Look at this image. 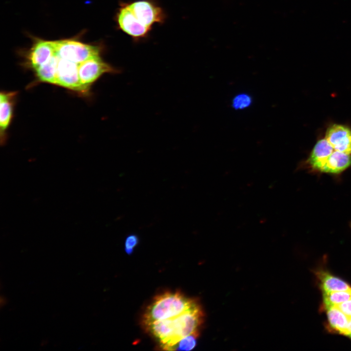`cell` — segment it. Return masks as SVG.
Wrapping results in <instances>:
<instances>
[{
    "mask_svg": "<svg viewBox=\"0 0 351 351\" xmlns=\"http://www.w3.org/2000/svg\"><path fill=\"white\" fill-rule=\"evenodd\" d=\"M204 314L197 301L183 313L169 319L155 321L145 328L160 343L165 350H170L180 340L192 334L199 333Z\"/></svg>",
    "mask_w": 351,
    "mask_h": 351,
    "instance_id": "6da1fadb",
    "label": "cell"
},
{
    "mask_svg": "<svg viewBox=\"0 0 351 351\" xmlns=\"http://www.w3.org/2000/svg\"><path fill=\"white\" fill-rule=\"evenodd\" d=\"M197 300L178 292H166L155 298L142 317L144 327L156 321L177 316L186 312Z\"/></svg>",
    "mask_w": 351,
    "mask_h": 351,
    "instance_id": "7a4b0ae2",
    "label": "cell"
},
{
    "mask_svg": "<svg viewBox=\"0 0 351 351\" xmlns=\"http://www.w3.org/2000/svg\"><path fill=\"white\" fill-rule=\"evenodd\" d=\"M56 55L59 58L79 64L93 58L100 56L101 49L98 46L82 43L74 39L55 41Z\"/></svg>",
    "mask_w": 351,
    "mask_h": 351,
    "instance_id": "3957f363",
    "label": "cell"
},
{
    "mask_svg": "<svg viewBox=\"0 0 351 351\" xmlns=\"http://www.w3.org/2000/svg\"><path fill=\"white\" fill-rule=\"evenodd\" d=\"M118 70L103 61L100 56L93 58L78 64V75L84 92L89 86L105 73H117Z\"/></svg>",
    "mask_w": 351,
    "mask_h": 351,
    "instance_id": "277c9868",
    "label": "cell"
},
{
    "mask_svg": "<svg viewBox=\"0 0 351 351\" xmlns=\"http://www.w3.org/2000/svg\"><path fill=\"white\" fill-rule=\"evenodd\" d=\"M118 27L135 39L144 38L150 28L141 23L131 9L128 3H121L117 14Z\"/></svg>",
    "mask_w": 351,
    "mask_h": 351,
    "instance_id": "5b68a950",
    "label": "cell"
},
{
    "mask_svg": "<svg viewBox=\"0 0 351 351\" xmlns=\"http://www.w3.org/2000/svg\"><path fill=\"white\" fill-rule=\"evenodd\" d=\"M137 19L151 28L156 23H162L165 15L162 9L150 0H139L128 3Z\"/></svg>",
    "mask_w": 351,
    "mask_h": 351,
    "instance_id": "8992f818",
    "label": "cell"
},
{
    "mask_svg": "<svg viewBox=\"0 0 351 351\" xmlns=\"http://www.w3.org/2000/svg\"><path fill=\"white\" fill-rule=\"evenodd\" d=\"M78 64L58 57L56 84L84 92L79 78Z\"/></svg>",
    "mask_w": 351,
    "mask_h": 351,
    "instance_id": "52a82bcc",
    "label": "cell"
},
{
    "mask_svg": "<svg viewBox=\"0 0 351 351\" xmlns=\"http://www.w3.org/2000/svg\"><path fill=\"white\" fill-rule=\"evenodd\" d=\"M325 138L334 151L351 155V129L348 127L333 124L328 128Z\"/></svg>",
    "mask_w": 351,
    "mask_h": 351,
    "instance_id": "ba28073f",
    "label": "cell"
},
{
    "mask_svg": "<svg viewBox=\"0 0 351 351\" xmlns=\"http://www.w3.org/2000/svg\"><path fill=\"white\" fill-rule=\"evenodd\" d=\"M56 55L55 41L37 39L29 51L28 59L32 67L36 69Z\"/></svg>",
    "mask_w": 351,
    "mask_h": 351,
    "instance_id": "9c48e42d",
    "label": "cell"
},
{
    "mask_svg": "<svg viewBox=\"0 0 351 351\" xmlns=\"http://www.w3.org/2000/svg\"><path fill=\"white\" fill-rule=\"evenodd\" d=\"M333 151L334 149L325 138L319 140L306 160L307 168L312 172L320 173Z\"/></svg>",
    "mask_w": 351,
    "mask_h": 351,
    "instance_id": "30bf717a",
    "label": "cell"
},
{
    "mask_svg": "<svg viewBox=\"0 0 351 351\" xmlns=\"http://www.w3.org/2000/svg\"><path fill=\"white\" fill-rule=\"evenodd\" d=\"M351 167V155L333 151L329 156L320 172L338 175Z\"/></svg>",
    "mask_w": 351,
    "mask_h": 351,
    "instance_id": "8fae6325",
    "label": "cell"
},
{
    "mask_svg": "<svg viewBox=\"0 0 351 351\" xmlns=\"http://www.w3.org/2000/svg\"><path fill=\"white\" fill-rule=\"evenodd\" d=\"M316 275L323 292L351 290L346 282L327 272L318 271L316 272Z\"/></svg>",
    "mask_w": 351,
    "mask_h": 351,
    "instance_id": "7c38bea8",
    "label": "cell"
},
{
    "mask_svg": "<svg viewBox=\"0 0 351 351\" xmlns=\"http://www.w3.org/2000/svg\"><path fill=\"white\" fill-rule=\"evenodd\" d=\"M325 308L327 310L328 322L331 327L343 334L349 323L350 317L335 306Z\"/></svg>",
    "mask_w": 351,
    "mask_h": 351,
    "instance_id": "4fadbf2b",
    "label": "cell"
},
{
    "mask_svg": "<svg viewBox=\"0 0 351 351\" xmlns=\"http://www.w3.org/2000/svg\"><path fill=\"white\" fill-rule=\"evenodd\" d=\"M58 59V57L56 55L47 62L35 69L39 80L56 84Z\"/></svg>",
    "mask_w": 351,
    "mask_h": 351,
    "instance_id": "5bb4252c",
    "label": "cell"
},
{
    "mask_svg": "<svg viewBox=\"0 0 351 351\" xmlns=\"http://www.w3.org/2000/svg\"><path fill=\"white\" fill-rule=\"evenodd\" d=\"M12 95V93H0V127L1 132L6 129L11 119L12 113L11 98Z\"/></svg>",
    "mask_w": 351,
    "mask_h": 351,
    "instance_id": "9a60e30c",
    "label": "cell"
},
{
    "mask_svg": "<svg viewBox=\"0 0 351 351\" xmlns=\"http://www.w3.org/2000/svg\"><path fill=\"white\" fill-rule=\"evenodd\" d=\"M351 299V290L323 292L324 306H332Z\"/></svg>",
    "mask_w": 351,
    "mask_h": 351,
    "instance_id": "2e32d148",
    "label": "cell"
},
{
    "mask_svg": "<svg viewBox=\"0 0 351 351\" xmlns=\"http://www.w3.org/2000/svg\"><path fill=\"white\" fill-rule=\"evenodd\" d=\"M198 334H192L180 340L171 350L190 351L196 346Z\"/></svg>",
    "mask_w": 351,
    "mask_h": 351,
    "instance_id": "e0dca14e",
    "label": "cell"
},
{
    "mask_svg": "<svg viewBox=\"0 0 351 351\" xmlns=\"http://www.w3.org/2000/svg\"><path fill=\"white\" fill-rule=\"evenodd\" d=\"M138 236L134 234H129L125 238L124 242V250L125 253L130 255L134 252L136 247L139 243Z\"/></svg>",
    "mask_w": 351,
    "mask_h": 351,
    "instance_id": "ac0fdd59",
    "label": "cell"
},
{
    "mask_svg": "<svg viewBox=\"0 0 351 351\" xmlns=\"http://www.w3.org/2000/svg\"><path fill=\"white\" fill-rule=\"evenodd\" d=\"M338 309L349 317H351V299L335 305Z\"/></svg>",
    "mask_w": 351,
    "mask_h": 351,
    "instance_id": "d6986e66",
    "label": "cell"
},
{
    "mask_svg": "<svg viewBox=\"0 0 351 351\" xmlns=\"http://www.w3.org/2000/svg\"><path fill=\"white\" fill-rule=\"evenodd\" d=\"M250 101L249 98L242 95L235 98L234 100V104L237 108H243L248 105Z\"/></svg>",
    "mask_w": 351,
    "mask_h": 351,
    "instance_id": "ffe728a7",
    "label": "cell"
},
{
    "mask_svg": "<svg viewBox=\"0 0 351 351\" xmlns=\"http://www.w3.org/2000/svg\"><path fill=\"white\" fill-rule=\"evenodd\" d=\"M343 334L351 336V317H350L349 323Z\"/></svg>",
    "mask_w": 351,
    "mask_h": 351,
    "instance_id": "44dd1931",
    "label": "cell"
},
{
    "mask_svg": "<svg viewBox=\"0 0 351 351\" xmlns=\"http://www.w3.org/2000/svg\"><path fill=\"white\" fill-rule=\"evenodd\" d=\"M350 227H351V222H350Z\"/></svg>",
    "mask_w": 351,
    "mask_h": 351,
    "instance_id": "7402d4cb",
    "label": "cell"
},
{
    "mask_svg": "<svg viewBox=\"0 0 351 351\" xmlns=\"http://www.w3.org/2000/svg\"><path fill=\"white\" fill-rule=\"evenodd\" d=\"M350 337L351 338V336Z\"/></svg>",
    "mask_w": 351,
    "mask_h": 351,
    "instance_id": "603a6c76",
    "label": "cell"
}]
</instances>
